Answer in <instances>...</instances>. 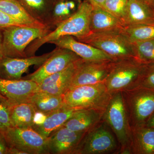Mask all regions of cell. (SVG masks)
Wrapping results in <instances>:
<instances>
[{"label": "cell", "instance_id": "1", "mask_svg": "<svg viewBox=\"0 0 154 154\" xmlns=\"http://www.w3.org/2000/svg\"><path fill=\"white\" fill-rule=\"evenodd\" d=\"M93 6L87 0L80 3L77 11L47 35L37 38L25 51L27 57L33 56L43 45L50 43L62 36L70 35L75 38L83 37L91 32L90 20Z\"/></svg>", "mask_w": 154, "mask_h": 154}, {"label": "cell", "instance_id": "2", "mask_svg": "<svg viewBox=\"0 0 154 154\" xmlns=\"http://www.w3.org/2000/svg\"><path fill=\"white\" fill-rule=\"evenodd\" d=\"M125 29L91 32L86 36L75 38L100 50L114 60L137 58L134 43L130 40Z\"/></svg>", "mask_w": 154, "mask_h": 154}, {"label": "cell", "instance_id": "3", "mask_svg": "<svg viewBox=\"0 0 154 154\" xmlns=\"http://www.w3.org/2000/svg\"><path fill=\"white\" fill-rule=\"evenodd\" d=\"M63 107L69 109H89L104 112L112 95L105 82L69 88L63 95Z\"/></svg>", "mask_w": 154, "mask_h": 154}, {"label": "cell", "instance_id": "4", "mask_svg": "<svg viewBox=\"0 0 154 154\" xmlns=\"http://www.w3.org/2000/svg\"><path fill=\"white\" fill-rule=\"evenodd\" d=\"M103 120L115 135L119 145V154H131L132 129L125 106L122 92L112 95L104 112Z\"/></svg>", "mask_w": 154, "mask_h": 154}, {"label": "cell", "instance_id": "5", "mask_svg": "<svg viewBox=\"0 0 154 154\" xmlns=\"http://www.w3.org/2000/svg\"><path fill=\"white\" fill-rule=\"evenodd\" d=\"M137 58L115 60L105 84L111 95L138 88L146 66Z\"/></svg>", "mask_w": 154, "mask_h": 154}, {"label": "cell", "instance_id": "6", "mask_svg": "<svg viewBox=\"0 0 154 154\" xmlns=\"http://www.w3.org/2000/svg\"><path fill=\"white\" fill-rule=\"evenodd\" d=\"M2 56L23 58L27 57L25 51L31 42L47 35L52 30L48 27L42 28L14 25L2 28Z\"/></svg>", "mask_w": 154, "mask_h": 154}, {"label": "cell", "instance_id": "7", "mask_svg": "<svg viewBox=\"0 0 154 154\" xmlns=\"http://www.w3.org/2000/svg\"><path fill=\"white\" fill-rule=\"evenodd\" d=\"M122 95L131 129L144 126L154 112V89L140 87Z\"/></svg>", "mask_w": 154, "mask_h": 154}, {"label": "cell", "instance_id": "8", "mask_svg": "<svg viewBox=\"0 0 154 154\" xmlns=\"http://www.w3.org/2000/svg\"><path fill=\"white\" fill-rule=\"evenodd\" d=\"M119 152L115 135L103 120L86 133L73 154L119 153Z\"/></svg>", "mask_w": 154, "mask_h": 154}, {"label": "cell", "instance_id": "9", "mask_svg": "<svg viewBox=\"0 0 154 154\" xmlns=\"http://www.w3.org/2000/svg\"><path fill=\"white\" fill-rule=\"evenodd\" d=\"M8 147L16 148L26 154H49L48 137L32 128L12 127L3 133Z\"/></svg>", "mask_w": 154, "mask_h": 154}, {"label": "cell", "instance_id": "10", "mask_svg": "<svg viewBox=\"0 0 154 154\" xmlns=\"http://www.w3.org/2000/svg\"><path fill=\"white\" fill-rule=\"evenodd\" d=\"M115 60L88 61L80 59L69 88L105 82Z\"/></svg>", "mask_w": 154, "mask_h": 154}, {"label": "cell", "instance_id": "11", "mask_svg": "<svg viewBox=\"0 0 154 154\" xmlns=\"http://www.w3.org/2000/svg\"><path fill=\"white\" fill-rule=\"evenodd\" d=\"M54 50L52 55L36 71L22 79L39 84L45 78L63 70L81 58L69 49L57 47Z\"/></svg>", "mask_w": 154, "mask_h": 154}, {"label": "cell", "instance_id": "12", "mask_svg": "<svg viewBox=\"0 0 154 154\" xmlns=\"http://www.w3.org/2000/svg\"><path fill=\"white\" fill-rule=\"evenodd\" d=\"M40 56H33L23 58H12L3 57L0 62V79L10 80L22 79L23 74L33 65L41 66L54 52Z\"/></svg>", "mask_w": 154, "mask_h": 154}, {"label": "cell", "instance_id": "13", "mask_svg": "<svg viewBox=\"0 0 154 154\" xmlns=\"http://www.w3.org/2000/svg\"><path fill=\"white\" fill-rule=\"evenodd\" d=\"M86 133L76 132L62 127L48 137L49 154H73Z\"/></svg>", "mask_w": 154, "mask_h": 154}, {"label": "cell", "instance_id": "14", "mask_svg": "<svg viewBox=\"0 0 154 154\" xmlns=\"http://www.w3.org/2000/svg\"><path fill=\"white\" fill-rule=\"evenodd\" d=\"M38 84L32 80L0 79V94L13 103L26 102L36 92Z\"/></svg>", "mask_w": 154, "mask_h": 154}, {"label": "cell", "instance_id": "15", "mask_svg": "<svg viewBox=\"0 0 154 154\" xmlns=\"http://www.w3.org/2000/svg\"><path fill=\"white\" fill-rule=\"evenodd\" d=\"M50 43L55 45L57 47L69 50L85 60H114L100 50L87 43L78 41L74 36L70 35L62 36Z\"/></svg>", "mask_w": 154, "mask_h": 154}, {"label": "cell", "instance_id": "16", "mask_svg": "<svg viewBox=\"0 0 154 154\" xmlns=\"http://www.w3.org/2000/svg\"><path fill=\"white\" fill-rule=\"evenodd\" d=\"M77 61L63 70L45 78L38 84L37 91L55 96H63L70 86L76 69Z\"/></svg>", "mask_w": 154, "mask_h": 154}, {"label": "cell", "instance_id": "17", "mask_svg": "<svg viewBox=\"0 0 154 154\" xmlns=\"http://www.w3.org/2000/svg\"><path fill=\"white\" fill-rule=\"evenodd\" d=\"M123 22L125 27L154 24V9L142 0H128Z\"/></svg>", "mask_w": 154, "mask_h": 154}, {"label": "cell", "instance_id": "18", "mask_svg": "<svg viewBox=\"0 0 154 154\" xmlns=\"http://www.w3.org/2000/svg\"><path fill=\"white\" fill-rule=\"evenodd\" d=\"M104 113L94 109L76 110L63 126L72 131L86 133L103 120Z\"/></svg>", "mask_w": 154, "mask_h": 154}, {"label": "cell", "instance_id": "19", "mask_svg": "<svg viewBox=\"0 0 154 154\" xmlns=\"http://www.w3.org/2000/svg\"><path fill=\"white\" fill-rule=\"evenodd\" d=\"M78 110L63 107L48 115H44L35 123L32 128L42 135L48 137L54 131L63 126L75 111Z\"/></svg>", "mask_w": 154, "mask_h": 154}, {"label": "cell", "instance_id": "20", "mask_svg": "<svg viewBox=\"0 0 154 154\" xmlns=\"http://www.w3.org/2000/svg\"><path fill=\"white\" fill-rule=\"evenodd\" d=\"M125 28L124 22L121 19L110 14L102 7L93 6L90 20L91 32L123 30Z\"/></svg>", "mask_w": 154, "mask_h": 154}, {"label": "cell", "instance_id": "21", "mask_svg": "<svg viewBox=\"0 0 154 154\" xmlns=\"http://www.w3.org/2000/svg\"><path fill=\"white\" fill-rule=\"evenodd\" d=\"M81 2H77L75 0L53 1L45 24L51 30H54L60 23L74 14Z\"/></svg>", "mask_w": 154, "mask_h": 154}, {"label": "cell", "instance_id": "22", "mask_svg": "<svg viewBox=\"0 0 154 154\" xmlns=\"http://www.w3.org/2000/svg\"><path fill=\"white\" fill-rule=\"evenodd\" d=\"M0 10L22 26L42 28L47 27L33 18L17 0L1 1Z\"/></svg>", "mask_w": 154, "mask_h": 154}, {"label": "cell", "instance_id": "23", "mask_svg": "<svg viewBox=\"0 0 154 154\" xmlns=\"http://www.w3.org/2000/svg\"><path fill=\"white\" fill-rule=\"evenodd\" d=\"M131 129V154H154V129L143 126Z\"/></svg>", "mask_w": 154, "mask_h": 154}, {"label": "cell", "instance_id": "24", "mask_svg": "<svg viewBox=\"0 0 154 154\" xmlns=\"http://www.w3.org/2000/svg\"><path fill=\"white\" fill-rule=\"evenodd\" d=\"M34 107L36 113L47 115L63 107V96H55L36 91L27 101Z\"/></svg>", "mask_w": 154, "mask_h": 154}, {"label": "cell", "instance_id": "25", "mask_svg": "<svg viewBox=\"0 0 154 154\" xmlns=\"http://www.w3.org/2000/svg\"><path fill=\"white\" fill-rule=\"evenodd\" d=\"M36 114L34 107L28 102L13 104L11 108V125L19 128H32Z\"/></svg>", "mask_w": 154, "mask_h": 154}, {"label": "cell", "instance_id": "26", "mask_svg": "<svg viewBox=\"0 0 154 154\" xmlns=\"http://www.w3.org/2000/svg\"><path fill=\"white\" fill-rule=\"evenodd\" d=\"M17 1L33 18L44 24L53 2L52 0Z\"/></svg>", "mask_w": 154, "mask_h": 154}, {"label": "cell", "instance_id": "27", "mask_svg": "<svg viewBox=\"0 0 154 154\" xmlns=\"http://www.w3.org/2000/svg\"><path fill=\"white\" fill-rule=\"evenodd\" d=\"M125 31L133 43L154 39V24L128 26Z\"/></svg>", "mask_w": 154, "mask_h": 154}, {"label": "cell", "instance_id": "28", "mask_svg": "<svg viewBox=\"0 0 154 154\" xmlns=\"http://www.w3.org/2000/svg\"><path fill=\"white\" fill-rule=\"evenodd\" d=\"M134 43L138 58L146 63L154 62V39Z\"/></svg>", "mask_w": 154, "mask_h": 154}, {"label": "cell", "instance_id": "29", "mask_svg": "<svg viewBox=\"0 0 154 154\" xmlns=\"http://www.w3.org/2000/svg\"><path fill=\"white\" fill-rule=\"evenodd\" d=\"M13 105L8 99L0 94V131L2 133L12 127L11 113Z\"/></svg>", "mask_w": 154, "mask_h": 154}, {"label": "cell", "instance_id": "30", "mask_svg": "<svg viewBox=\"0 0 154 154\" xmlns=\"http://www.w3.org/2000/svg\"><path fill=\"white\" fill-rule=\"evenodd\" d=\"M128 0H105L102 8L123 22Z\"/></svg>", "mask_w": 154, "mask_h": 154}, {"label": "cell", "instance_id": "31", "mask_svg": "<svg viewBox=\"0 0 154 154\" xmlns=\"http://www.w3.org/2000/svg\"><path fill=\"white\" fill-rule=\"evenodd\" d=\"M154 89V62L147 63L142 75L141 77L138 88Z\"/></svg>", "mask_w": 154, "mask_h": 154}, {"label": "cell", "instance_id": "32", "mask_svg": "<svg viewBox=\"0 0 154 154\" xmlns=\"http://www.w3.org/2000/svg\"><path fill=\"white\" fill-rule=\"evenodd\" d=\"M14 25H20L14 21L8 14L0 10V28H5Z\"/></svg>", "mask_w": 154, "mask_h": 154}, {"label": "cell", "instance_id": "33", "mask_svg": "<svg viewBox=\"0 0 154 154\" xmlns=\"http://www.w3.org/2000/svg\"><path fill=\"white\" fill-rule=\"evenodd\" d=\"M8 148V147L5 136L0 131V154H7Z\"/></svg>", "mask_w": 154, "mask_h": 154}, {"label": "cell", "instance_id": "34", "mask_svg": "<svg viewBox=\"0 0 154 154\" xmlns=\"http://www.w3.org/2000/svg\"><path fill=\"white\" fill-rule=\"evenodd\" d=\"M144 126L154 129V112L146 122Z\"/></svg>", "mask_w": 154, "mask_h": 154}, {"label": "cell", "instance_id": "35", "mask_svg": "<svg viewBox=\"0 0 154 154\" xmlns=\"http://www.w3.org/2000/svg\"><path fill=\"white\" fill-rule=\"evenodd\" d=\"M7 154H26L25 152L20 150L16 148L8 147Z\"/></svg>", "mask_w": 154, "mask_h": 154}, {"label": "cell", "instance_id": "36", "mask_svg": "<svg viewBox=\"0 0 154 154\" xmlns=\"http://www.w3.org/2000/svg\"><path fill=\"white\" fill-rule=\"evenodd\" d=\"M93 6H99L101 7L105 0H87Z\"/></svg>", "mask_w": 154, "mask_h": 154}, {"label": "cell", "instance_id": "37", "mask_svg": "<svg viewBox=\"0 0 154 154\" xmlns=\"http://www.w3.org/2000/svg\"><path fill=\"white\" fill-rule=\"evenodd\" d=\"M2 28H0V55H2L1 49H2Z\"/></svg>", "mask_w": 154, "mask_h": 154}, {"label": "cell", "instance_id": "38", "mask_svg": "<svg viewBox=\"0 0 154 154\" xmlns=\"http://www.w3.org/2000/svg\"><path fill=\"white\" fill-rule=\"evenodd\" d=\"M149 3L154 9V0H150Z\"/></svg>", "mask_w": 154, "mask_h": 154}, {"label": "cell", "instance_id": "39", "mask_svg": "<svg viewBox=\"0 0 154 154\" xmlns=\"http://www.w3.org/2000/svg\"><path fill=\"white\" fill-rule=\"evenodd\" d=\"M142 1H144V2H146L149 3L150 0H142Z\"/></svg>", "mask_w": 154, "mask_h": 154}, {"label": "cell", "instance_id": "40", "mask_svg": "<svg viewBox=\"0 0 154 154\" xmlns=\"http://www.w3.org/2000/svg\"><path fill=\"white\" fill-rule=\"evenodd\" d=\"M3 56L1 55H0V62H1V60H2V58Z\"/></svg>", "mask_w": 154, "mask_h": 154}, {"label": "cell", "instance_id": "41", "mask_svg": "<svg viewBox=\"0 0 154 154\" xmlns=\"http://www.w3.org/2000/svg\"><path fill=\"white\" fill-rule=\"evenodd\" d=\"M52 1H55V0H52Z\"/></svg>", "mask_w": 154, "mask_h": 154}, {"label": "cell", "instance_id": "42", "mask_svg": "<svg viewBox=\"0 0 154 154\" xmlns=\"http://www.w3.org/2000/svg\"><path fill=\"white\" fill-rule=\"evenodd\" d=\"M3 1V0H0V2H1V1Z\"/></svg>", "mask_w": 154, "mask_h": 154}]
</instances>
